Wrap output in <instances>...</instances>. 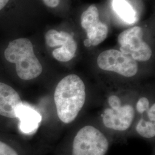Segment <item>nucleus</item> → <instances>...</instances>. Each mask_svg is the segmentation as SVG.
Returning a JSON list of instances; mask_svg holds the SVG:
<instances>
[{"mask_svg": "<svg viewBox=\"0 0 155 155\" xmlns=\"http://www.w3.org/2000/svg\"><path fill=\"white\" fill-rule=\"evenodd\" d=\"M86 97L85 84L75 74H70L58 83L54 92V102L58 116L64 124L73 122L84 105Z\"/></svg>", "mask_w": 155, "mask_h": 155, "instance_id": "f257e3e1", "label": "nucleus"}, {"mask_svg": "<svg viewBox=\"0 0 155 155\" xmlns=\"http://www.w3.org/2000/svg\"><path fill=\"white\" fill-rule=\"evenodd\" d=\"M6 61L16 64L18 77L24 81L38 77L43 67L34 53L31 41L27 38L16 39L9 43L4 52Z\"/></svg>", "mask_w": 155, "mask_h": 155, "instance_id": "f03ea898", "label": "nucleus"}, {"mask_svg": "<svg viewBox=\"0 0 155 155\" xmlns=\"http://www.w3.org/2000/svg\"><path fill=\"white\" fill-rule=\"evenodd\" d=\"M109 141L99 129L87 125L79 130L72 144V155H105Z\"/></svg>", "mask_w": 155, "mask_h": 155, "instance_id": "7ed1b4c3", "label": "nucleus"}, {"mask_svg": "<svg viewBox=\"0 0 155 155\" xmlns=\"http://www.w3.org/2000/svg\"><path fill=\"white\" fill-rule=\"evenodd\" d=\"M107 107L102 114V122L106 127L116 131H125L131 126L135 111L130 104L122 105L120 98L116 95L110 96Z\"/></svg>", "mask_w": 155, "mask_h": 155, "instance_id": "20e7f679", "label": "nucleus"}, {"mask_svg": "<svg viewBox=\"0 0 155 155\" xmlns=\"http://www.w3.org/2000/svg\"><path fill=\"white\" fill-rule=\"evenodd\" d=\"M143 29L139 27L129 28L120 33L118 37L120 51L136 61H149L152 51L143 39Z\"/></svg>", "mask_w": 155, "mask_h": 155, "instance_id": "39448f33", "label": "nucleus"}, {"mask_svg": "<svg viewBox=\"0 0 155 155\" xmlns=\"http://www.w3.org/2000/svg\"><path fill=\"white\" fill-rule=\"evenodd\" d=\"M97 61L101 70L116 72L125 77H132L139 70L137 61L118 50L103 51L98 56Z\"/></svg>", "mask_w": 155, "mask_h": 155, "instance_id": "423d86ee", "label": "nucleus"}, {"mask_svg": "<svg viewBox=\"0 0 155 155\" xmlns=\"http://www.w3.org/2000/svg\"><path fill=\"white\" fill-rule=\"evenodd\" d=\"M45 39L47 45L50 48H54L52 55L56 61L67 62L74 58L77 44L70 33L51 29L45 34Z\"/></svg>", "mask_w": 155, "mask_h": 155, "instance_id": "0eeeda50", "label": "nucleus"}, {"mask_svg": "<svg viewBox=\"0 0 155 155\" xmlns=\"http://www.w3.org/2000/svg\"><path fill=\"white\" fill-rule=\"evenodd\" d=\"M81 25L87 33V39L84 41V45L87 47L97 46L107 38L108 27L100 21L98 10L95 6H90L82 13Z\"/></svg>", "mask_w": 155, "mask_h": 155, "instance_id": "6e6552de", "label": "nucleus"}, {"mask_svg": "<svg viewBox=\"0 0 155 155\" xmlns=\"http://www.w3.org/2000/svg\"><path fill=\"white\" fill-rule=\"evenodd\" d=\"M23 105L16 91L5 83L0 82V116L17 118V113Z\"/></svg>", "mask_w": 155, "mask_h": 155, "instance_id": "1a4fd4ad", "label": "nucleus"}, {"mask_svg": "<svg viewBox=\"0 0 155 155\" xmlns=\"http://www.w3.org/2000/svg\"><path fill=\"white\" fill-rule=\"evenodd\" d=\"M17 118L20 120V129L25 133H31L36 130L41 120V116L37 111L24 104L18 111Z\"/></svg>", "mask_w": 155, "mask_h": 155, "instance_id": "9d476101", "label": "nucleus"}, {"mask_svg": "<svg viewBox=\"0 0 155 155\" xmlns=\"http://www.w3.org/2000/svg\"><path fill=\"white\" fill-rule=\"evenodd\" d=\"M113 8L123 20L132 24L136 20V13L127 0H113Z\"/></svg>", "mask_w": 155, "mask_h": 155, "instance_id": "9b49d317", "label": "nucleus"}, {"mask_svg": "<svg viewBox=\"0 0 155 155\" xmlns=\"http://www.w3.org/2000/svg\"><path fill=\"white\" fill-rule=\"evenodd\" d=\"M136 131L143 137L150 139L155 136V122L146 121L141 118L136 125Z\"/></svg>", "mask_w": 155, "mask_h": 155, "instance_id": "f8f14e48", "label": "nucleus"}, {"mask_svg": "<svg viewBox=\"0 0 155 155\" xmlns=\"http://www.w3.org/2000/svg\"><path fill=\"white\" fill-rule=\"evenodd\" d=\"M150 108V101L147 97H141L136 104V110L137 112L143 114Z\"/></svg>", "mask_w": 155, "mask_h": 155, "instance_id": "ddd939ff", "label": "nucleus"}, {"mask_svg": "<svg viewBox=\"0 0 155 155\" xmlns=\"http://www.w3.org/2000/svg\"><path fill=\"white\" fill-rule=\"evenodd\" d=\"M0 155H18L11 146L0 141Z\"/></svg>", "mask_w": 155, "mask_h": 155, "instance_id": "4468645a", "label": "nucleus"}, {"mask_svg": "<svg viewBox=\"0 0 155 155\" xmlns=\"http://www.w3.org/2000/svg\"><path fill=\"white\" fill-rule=\"evenodd\" d=\"M148 117L150 121L155 122V104H153L148 110Z\"/></svg>", "mask_w": 155, "mask_h": 155, "instance_id": "2eb2a0df", "label": "nucleus"}, {"mask_svg": "<svg viewBox=\"0 0 155 155\" xmlns=\"http://www.w3.org/2000/svg\"><path fill=\"white\" fill-rule=\"evenodd\" d=\"M45 5L50 8H55L59 5L60 0H43Z\"/></svg>", "mask_w": 155, "mask_h": 155, "instance_id": "dca6fc26", "label": "nucleus"}, {"mask_svg": "<svg viewBox=\"0 0 155 155\" xmlns=\"http://www.w3.org/2000/svg\"><path fill=\"white\" fill-rule=\"evenodd\" d=\"M9 1V0H0V11H1Z\"/></svg>", "mask_w": 155, "mask_h": 155, "instance_id": "f3484780", "label": "nucleus"}]
</instances>
